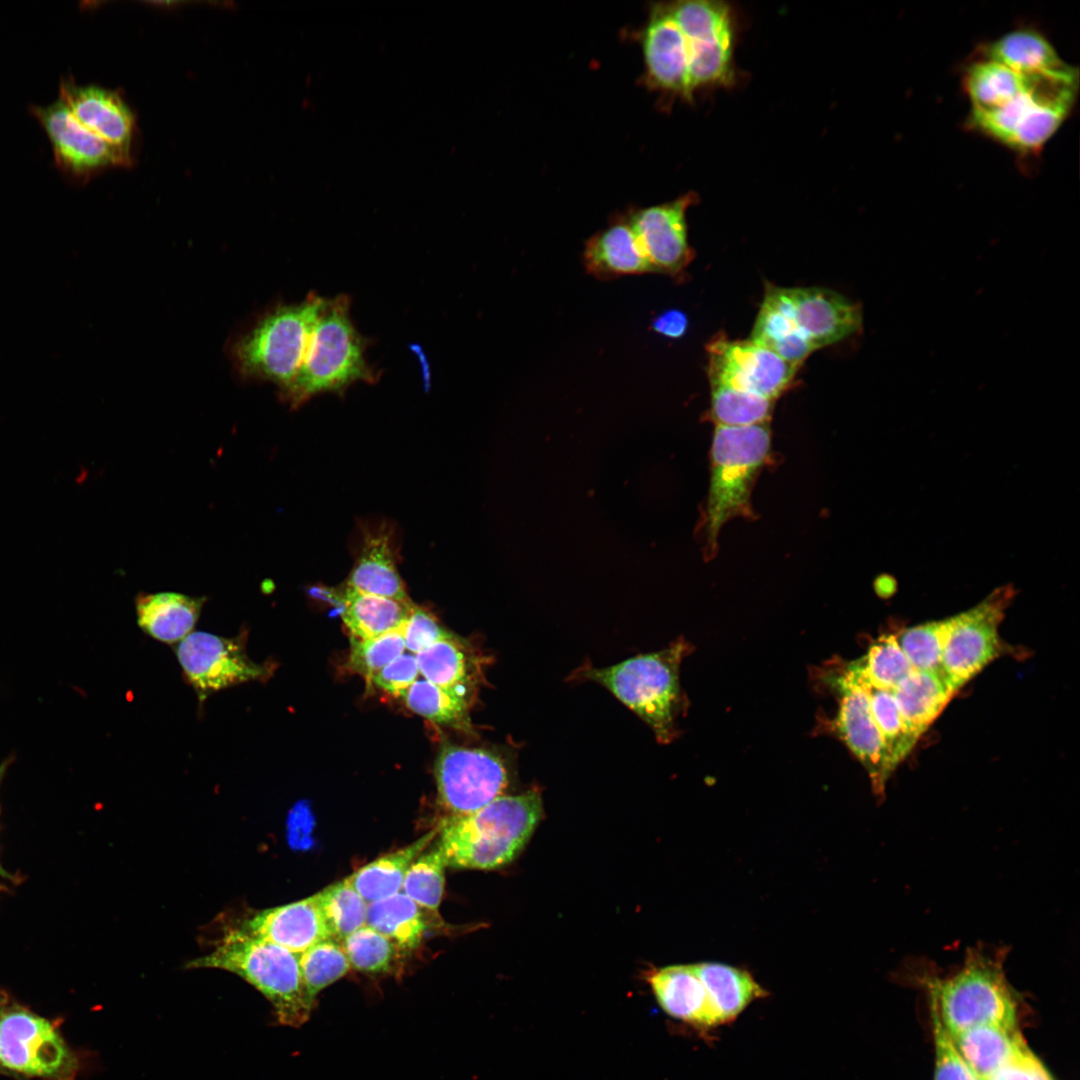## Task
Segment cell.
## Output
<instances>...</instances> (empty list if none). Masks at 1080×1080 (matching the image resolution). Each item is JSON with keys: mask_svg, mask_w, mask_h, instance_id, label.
<instances>
[{"mask_svg": "<svg viewBox=\"0 0 1080 1080\" xmlns=\"http://www.w3.org/2000/svg\"><path fill=\"white\" fill-rule=\"evenodd\" d=\"M325 301L310 295L301 303L278 307L263 317L234 346L241 373L286 390L302 365Z\"/></svg>", "mask_w": 1080, "mask_h": 1080, "instance_id": "7", "label": "cell"}, {"mask_svg": "<svg viewBox=\"0 0 1080 1080\" xmlns=\"http://www.w3.org/2000/svg\"><path fill=\"white\" fill-rule=\"evenodd\" d=\"M710 386L709 417L715 426H747L769 422L776 401L720 384Z\"/></svg>", "mask_w": 1080, "mask_h": 1080, "instance_id": "38", "label": "cell"}, {"mask_svg": "<svg viewBox=\"0 0 1080 1080\" xmlns=\"http://www.w3.org/2000/svg\"><path fill=\"white\" fill-rule=\"evenodd\" d=\"M440 825L413 843L380 856L347 877L369 904L401 892L410 865L436 840Z\"/></svg>", "mask_w": 1080, "mask_h": 1080, "instance_id": "29", "label": "cell"}, {"mask_svg": "<svg viewBox=\"0 0 1080 1080\" xmlns=\"http://www.w3.org/2000/svg\"><path fill=\"white\" fill-rule=\"evenodd\" d=\"M710 384L757 394L776 401L793 384L800 367L751 339L716 335L707 344Z\"/></svg>", "mask_w": 1080, "mask_h": 1080, "instance_id": "13", "label": "cell"}, {"mask_svg": "<svg viewBox=\"0 0 1080 1080\" xmlns=\"http://www.w3.org/2000/svg\"><path fill=\"white\" fill-rule=\"evenodd\" d=\"M844 666L867 696L871 715L882 735L891 766L895 770L911 752L918 739L907 727L892 691L870 684L855 661L844 663Z\"/></svg>", "mask_w": 1080, "mask_h": 1080, "instance_id": "34", "label": "cell"}, {"mask_svg": "<svg viewBox=\"0 0 1080 1080\" xmlns=\"http://www.w3.org/2000/svg\"><path fill=\"white\" fill-rule=\"evenodd\" d=\"M350 967L358 972L379 975L392 970L397 948L384 935L364 925L342 941Z\"/></svg>", "mask_w": 1080, "mask_h": 1080, "instance_id": "43", "label": "cell"}, {"mask_svg": "<svg viewBox=\"0 0 1080 1080\" xmlns=\"http://www.w3.org/2000/svg\"><path fill=\"white\" fill-rule=\"evenodd\" d=\"M583 260L586 271L599 280L652 272L627 216L593 235Z\"/></svg>", "mask_w": 1080, "mask_h": 1080, "instance_id": "23", "label": "cell"}, {"mask_svg": "<svg viewBox=\"0 0 1080 1080\" xmlns=\"http://www.w3.org/2000/svg\"><path fill=\"white\" fill-rule=\"evenodd\" d=\"M641 43L649 87L693 101L684 34L666 2L652 7Z\"/></svg>", "mask_w": 1080, "mask_h": 1080, "instance_id": "18", "label": "cell"}, {"mask_svg": "<svg viewBox=\"0 0 1080 1080\" xmlns=\"http://www.w3.org/2000/svg\"><path fill=\"white\" fill-rule=\"evenodd\" d=\"M951 1038L960 1055L980 1080H986L1028 1048L1017 1028L982 1025Z\"/></svg>", "mask_w": 1080, "mask_h": 1080, "instance_id": "30", "label": "cell"}, {"mask_svg": "<svg viewBox=\"0 0 1080 1080\" xmlns=\"http://www.w3.org/2000/svg\"><path fill=\"white\" fill-rule=\"evenodd\" d=\"M59 98L82 125L128 157L134 120L117 93L97 85H78L65 77L60 81Z\"/></svg>", "mask_w": 1080, "mask_h": 1080, "instance_id": "19", "label": "cell"}, {"mask_svg": "<svg viewBox=\"0 0 1080 1080\" xmlns=\"http://www.w3.org/2000/svg\"><path fill=\"white\" fill-rule=\"evenodd\" d=\"M236 928L296 954L331 938L316 894L289 904L256 911Z\"/></svg>", "mask_w": 1080, "mask_h": 1080, "instance_id": "20", "label": "cell"}, {"mask_svg": "<svg viewBox=\"0 0 1080 1080\" xmlns=\"http://www.w3.org/2000/svg\"><path fill=\"white\" fill-rule=\"evenodd\" d=\"M1038 75L1022 74L985 58L967 69L964 86L972 110H988L1007 103L1027 90Z\"/></svg>", "mask_w": 1080, "mask_h": 1080, "instance_id": "35", "label": "cell"}, {"mask_svg": "<svg viewBox=\"0 0 1080 1080\" xmlns=\"http://www.w3.org/2000/svg\"><path fill=\"white\" fill-rule=\"evenodd\" d=\"M316 897L332 939L342 943L348 935L366 925L368 903L347 877L319 891Z\"/></svg>", "mask_w": 1080, "mask_h": 1080, "instance_id": "37", "label": "cell"}, {"mask_svg": "<svg viewBox=\"0 0 1080 1080\" xmlns=\"http://www.w3.org/2000/svg\"><path fill=\"white\" fill-rule=\"evenodd\" d=\"M693 966L721 1024L732 1021L754 1000L767 995L744 969L715 962Z\"/></svg>", "mask_w": 1080, "mask_h": 1080, "instance_id": "32", "label": "cell"}, {"mask_svg": "<svg viewBox=\"0 0 1080 1080\" xmlns=\"http://www.w3.org/2000/svg\"><path fill=\"white\" fill-rule=\"evenodd\" d=\"M446 867V860L436 841L433 847H428L410 865L401 891L421 909L436 913L444 892Z\"/></svg>", "mask_w": 1080, "mask_h": 1080, "instance_id": "40", "label": "cell"}, {"mask_svg": "<svg viewBox=\"0 0 1080 1080\" xmlns=\"http://www.w3.org/2000/svg\"><path fill=\"white\" fill-rule=\"evenodd\" d=\"M986 1080H1053L1043 1064L1027 1048Z\"/></svg>", "mask_w": 1080, "mask_h": 1080, "instance_id": "48", "label": "cell"}, {"mask_svg": "<svg viewBox=\"0 0 1080 1080\" xmlns=\"http://www.w3.org/2000/svg\"><path fill=\"white\" fill-rule=\"evenodd\" d=\"M406 706L416 714L441 725L471 733V702L427 680H417L404 693Z\"/></svg>", "mask_w": 1080, "mask_h": 1080, "instance_id": "36", "label": "cell"}, {"mask_svg": "<svg viewBox=\"0 0 1080 1080\" xmlns=\"http://www.w3.org/2000/svg\"><path fill=\"white\" fill-rule=\"evenodd\" d=\"M1007 953L1005 946L968 948L960 969L944 978L918 967V981L950 1036L982 1025L1017 1028L1016 996L1003 971Z\"/></svg>", "mask_w": 1080, "mask_h": 1080, "instance_id": "1", "label": "cell"}, {"mask_svg": "<svg viewBox=\"0 0 1080 1080\" xmlns=\"http://www.w3.org/2000/svg\"><path fill=\"white\" fill-rule=\"evenodd\" d=\"M419 674L416 655L403 653L382 668L370 683L390 695L402 697Z\"/></svg>", "mask_w": 1080, "mask_h": 1080, "instance_id": "47", "label": "cell"}, {"mask_svg": "<svg viewBox=\"0 0 1080 1080\" xmlns=\"http://www.w3.org/2000/svg\"><path fill=\"white\" fill-rule=\"evenodd\" d=\"M401 630L405 649L414 655L454 635L444 629L432 614L415 604Z\"/></svg>", "mask_w": 1080, "mask_h": 1080, "instance_id": "46", "label": "cell"}, {"mask_svg": "<svg viewBox=\"0 0 1080 1080\" xmlns=\"http://www.w3.org/2000/svg\"><path fill=\"white\" fill-rule=\"evenodd\" d=\"M416 658L425 680L472 703L487 661L470 643L453 635L430 645Z\"/></svg>", "mask_w": 1080, "mask_h": 1080, "instance_id": "21", "label": "cell"}, {"mask_svg": "<svg viewBox=\"0 0 1080 1080\" xmlns=\"http://www.w3.org/2000/svg\"><path fill=\"white\" fill-rule=\"evenodd\" d=\"M0 1064L29 1076L74 1080L78 1062L45 1018L14 1007L0 1012Z\"/></svg>", "mask_w": 1080, "mask_h": 1080, "instance_id": "11", "label": "cell"}, {"mask_svg": "<svg viewBox=\"0 0 1080 1080\" xmlns=\"http://www.w3.org/2000/svg\"><path fill=\"white\" fill-rule=\"evenodd\" d=\"M666 3L685 35L693 98L703 91L733 86L737 80L734 9L713 0Z\"/></svg>", "mask_w": 1080, "mask_h": 1080, "instance_id": "8", "label": "cell"}, {"mask_svg": "<svg viewBox=\"0 0 1080 1080\" xmlns=\"http://www.w3.org/2000/svg\"><path fill=\"white\" fill-rule=\"evenodd\" d=\"M750 339L798 367L816 350L795 324L781 287L770 284Z\"/></svg>", "mask_w": 1080, "mask_h": 1080, "instance_id": "27", "label": "cell"}, {"mask_svg": "<svg viewBox=\"0 0 1080 1080\" xmlns=\"http://www.w3.org/2000/svg\"><path fill=\"white\" fill-rule=\"evenodd\" d=\"M892 693L907 727L917 739L955 695L942 674L915 669Z\"/></svg>", "mask_w": 1080, "mask_h": 1080, "instance_id": "28", "label": "cell"}, {"mask_svg": "<svg viewBox=\"0 0 1080 1080\" xmlns=\"http://www.w3.org/2000/svg\"><path fill=\"white\" fill-rule=\"evenodd\" d=\"M771 451L769 422L747 426H715L711 446V477L704 510L705 555L717 553L725 523L753 515L751 493Z\"/></svg>", "mask_w": 1080, "mask_h": 1080, "instance_id": "5", "label": "cell"}, {"mask_svg": "<svg viewBox=\"0 0 1080 1080\" xmlns=\"http://www.w3.org/2000/svg\"><path fill=\"white\" fill-rule=\"evenodd\" d=\"M781 292L795 324L816 350L861 334V305L838 292L819 287H781Z\"/></svg>", "mask_w": 1080, "mask_h": 1080, "instance_id": "17", "label": "cell"}, {"mask_svg": "<svg viewBox=\"0 0 1080 1080\" xmlns=\"http://www.w3.org/2000/svg\"><path fill=\"white\" fill-rule=\"evenodd\" d=\"M647 979L658 1004L671 1017L698 1027L721 1024L693 964L655 969Z\"/></svg>", "mask_w": 1080, "mask_h": 1080, "instance_id": "22", "label": "cell"}, {"mask_svg": "<svg viewBox=\"0 0 1080 1080\" xmlns=\"http://www.w3.org/2000/svg\"><path fill=\"white\" fill-rule=\"evenodd\" d=\"M344 586L363 594L409 600L397 569L390 533L384 528L363 534L358 557Z\"/></svg>", "mask_w": 1080, "mask_h": 1080, "instance_id": "25", "label": "cell"}, {"mask_svg": "<svg viewBox=\"0 0 1080 1080\" xmlns=\"http://www.w3.org/2000/svg\"><path fill=\"white\" fill-rule=\"evenodd\" d=\"M31 114L44 130L57 169L72 181L128 162V157L82 125L58 97L47 105H31Z\"/></svg>", "mask_w": 1080, "mask_h": 1080, "instance_id": "14", "label": "cell"}, {"mask_svg": "<svg viewBox=\"0 0 1080 1080\" xmlns=\"http://www.w3.org/2000/svg\"><path fill=\"white\" fill-rule=\"evenodd\" d=\"M249 631L242 628L234 637L194 631L175 649L185 680L195 690L200 703L212 694L246 682L267 681L275 664L257 663L247 653Z\"/></svg>", "mask_w": 1080, "mask_h": 1080, "instance_id": "10", "label": "cell"}, {"mask_svg": "<svg viewBox=\"0 0 1080 1080\" xmlns=\"http://www.w3.org/2000/svg\"><path fill=\"white\" fill-rule=\"evenodd\" d=\"M189 969L231 972L260 992L280 1025L298 1028L311 1016L299 965V954L266 940L231 929L211 953L189 961Z\"/></svg>", "mask_w": 1080, "mask_h": 1080, "instance_id": "4", "label": "cell"}, {"mask_svg": "<svg viewBox=\"0 0 1080 1080\" xmlns=\"http://www.w3.org/2000/svg\"><path fill=\"white\" fill-rule=\"evenodd\" d=\"M652 328L665 337L680 338L687 331L688 318L680 310H668L654 319Z\"/></svg>", "mask_w": 1080, "mask_h": 1080, "instance_id": "49", "label": "cell"}, {"mask_svg": "<svg viewBox=\"0 0 1080 1080\" xmlns=\"http://www.w3.org/2000/svg\"><path fill=\"white\" fill-rule=\"evenodd\" d=\"M8 765H9V761H8V760L4 761V762H3V763H2L1 765H0V783H1V781H2V779H3V777H4V775H5V772H6L7 768H8Z\"/></svg>", "mask_w": 1080, "mask_h": 1080, "instance_id": "50", "label": "cell"}, {"mask_svg": "<svg viewBox=\"0 0 1080 1080\" xmlns=\"http://www.w3.org/2000/svg\"><path fill=\"white\" fill-rule=\"evenodd\" d=\"M952 625L953 617H949L905 629L896 636L900 648L915 670L942 674V653Z\"/></svg>", "mask_w": 1080, "mask_h": 1080, "instance_id": "42", "label": "cell"}, {"mask_svg": "<svg viewBox=\"0 0 1080 1080\" xmlns=\"http://www.w3.org/2000/svg\"><path fill=\"white\" fill-rule=\"evenodd\" d=\"M833 666L826 671L827 680L839 696V709L831 725L868 773L874 794L881 797L894 771L882 735L864 690L847 672L844 663Z\"/></svg>", "mask_w": 1080, "mask_h": 1080, "instance_id": "15", "label": "cell"}, {"mask_svg": "<svg viewBox=\"0 0 1080 1080\" xmlns=\"http://www.w3.org/2000/svg\"><path fill=\"white\" fill-rule=\"evenodd\" d=\"M696 201L697 195L689 192L627 216L652 272L677 276L693 260L686 213Z\"/></svg>", "mask_w": 1080, "mask_h": 1080, "instance_id": "16", "label": "cell"}, {"mask_svg": "<svg viewBox=\"0 0 1080 1080\" xmlns=\"http://www.w3.org/2000/svg\"><path fill=\"white\" fill-rule=\"evenodd\" d=\"M855 663L870 684L889 691L914 670L894 634L878 637Z\"/></svg>", "mask_w": 1080, "mask_h": 1080, "instance_id": "41", "label": "cell"}, {"mask_svg": "<svg viewBox=\"0 0 1080 1080\" xmlns=\"http://www.w3.org/2000/svg\"><path fill=\"white\" fill-rule=\"evenodd\" d=\"M401 629L369 639L351 637L347 662L349 669L362 675L370 683L382 668L404 653Z\"/></svg>", "mask_w": 1080, "mask_h": 1080, "instance_id": "44", "label": "cell"}, {"mask_svg": "<svg viewBox=\"0 0 1080 1080\" xmlns=\"http://www.w3.org/2000/svg\"><path fill=\"white\" fill-rule=\"evenodd\" d=\"M986 58L1026 75L1061 74L1074 69L1043 35L1028 29L1009 32L994 41Z\"/></svg>", "mask_w": 1080, "mask_h": 1080, "instance_id": "31", "label": "cell"}, {"mask_svg": "<svg viewBox=\"0 0 1080 1080\" xmlns=\"http://www.w3.org/2000/svg\"><path fill=\"white\" fill-rule=\"evenodd\" d=\"M930 1012L936 1056L934 1080H980L958 1052L932 1003Z\"/></svg>", "mask_w": 1080, "mask_h": 1080, "instance_id": "45", "label": "cell"}, {"mask_svg": "<svg viewBox=\"0 0 1080 1080\" xmlns=\"http://www.w3.org/2000/svg\"><path fill=\"white\" fill-rule=\"evenodd\" d=\"M346 296L326 299L315 323L302 365L282 392L297 406L311 397L337 392L359 381H374L365 357V344L349 313Z\"/></svg>", "mask_w": 1080, "mask_h": 1080, "instance_id": "6", "label": "cell"}, {"mask_svg": "<svg viewBox=\"0 0 1080 1080\" xmlns=\"http://www.w3.org/2000/svg\"><path fill=\"white\" fill-rule=\"evenodd\" d=\"M299 965L305 991L314 1006L317 995L344 977L350 964L341 942L328 938L299 954Z\"/></svg>", "mask_w": 1080, "mask_h": 1080, "instance_id": "39", "label": "cell"}, {"mask_svg": "<svg viewBox=\"0 0 1080 1080\" xmlns=\"http://www.w3.org/2000/svg\"><path fill=\"white\" fill-rule=\"evenodd\" d=\"M366 925L404 952L417 949L427 929L421 908L402 891L369 903Z\"/></svg>", "mask_w": 1080, "mask_h": 1080, "instance_id": "33", "label": "cell"}, {"mask_svg": "<svg viewBox=\"0 0 1080 1080\" xmlns=\"http://www.w3.org/2000/svg\"><path fill=\"white\" fill-rule=\"evenodd\" d=\"M542 815L537 789L502 795L470 814L445 818L437 844L447 867L496 869L517 857Z\"/></svg>", "mask_w": 1080, "mask_h": 1080, "instance_id": "2", "label": "cell"}, {"mask_svg": "<svg viewBox=\"0 0 1080 1080\" xmlns=\"http://www.w3.org/2000/svg\"><path fill=\"white\" fill-rule=\"evenodd\" d=\"M205 602L206 597L177 592L140 593L135 600L137 623L160 642L179 643L194 629Z\"/></svg>", "mask_w": 1080, "mask_h": 1080, "instance_id": "26", "label": "cell"}, {"mask_svg": "<svg viewBox=\"0 0 1080 1080\" xmlns=\"http://www.w3.org/2000/svg\"><path fill=\"white\" fill-rule=\"evenodd\" d=\"M691 649L687 641L679 639L657 652L611 666L584 664L571 677L606 688L651 728L658 742L668 744L677 736L676 720L687 704L680 685V665Z\"/></svg>", "mask_w": 1080, "mask_h": 1080, "instance_id": "3", "label": "cell"}, {"mask_svg": "<svg viewBox=\"0 0 1080 1080\" xmlns=\"http://www.w3.org/2000/svg\"><path fill=\"white\" fill-rule=\"evenodd\" d=\"M1014 596L1011 586L993 591L975 607L953 616L941 658V671L956 693L1002 650L999 626Z\"/></svg>", "mask_w": 1080, "mask_h": 1080, "instance_id": "12", "label": "cell"}, {"mask_svg": "<svg viewBox=\"0 0 1080 1080\" xmlns=\"http://www.w3.org/2000/svg\"><path fill=\"white\" fill-rule=\"evenodd\" d=\"M339 607L342 620L357 639H369L400 630L414 604L375 595L363 594L342 586L322 590Z\"/></svg>", "mask_w": 1080, "mask_h": 1080, "instance_id": "24", "label": "cell"}, {"mask_svg": "<svg viewBox=\"0 0 1080 1080\" xmlns=\"http://www.w3.org/2000/svg\"><path fill=\"white\" fill-rule=\"evenodd\" d=\"M514 760L504 749L442 745L434 766L438 803L448 817H461L505 795Z\"/></svg>", "mask_w": 1080, "mask_h": 1080, "instance_id": "9", "label": "cell"}]
</instances>
